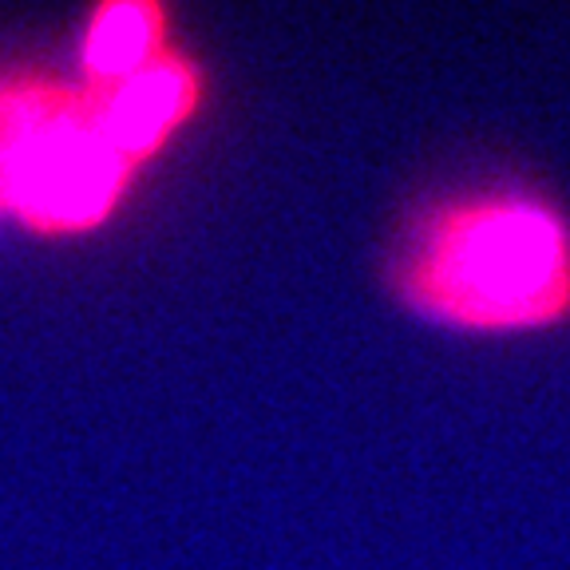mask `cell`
I'll use <instances>...</instances> for the list:
<instances>
[{"label":"cell","mask_w":570,"mask_h":570,"mask_svg":"<svg viewBox=\"0 0 570 570\" xmlns=\"http://www.w3.org/2000/svg\"><path fill=\"white\" fill-rule=\"evenodd\" d=\"M432 289L468 317H534L570 302V242L543 210H483L440 238Z\"/></svg>","instance_id":"cell-1"},{"label":"cell","mask_w":570,"mask_h":570,"mask_svg":"<svg viewBox=\"0 0 570 570\" xmlns=\"http://www.w3.org/2000/svg\"><path fill=\"white\" fill-rule=\"evenodd\" d=\"M124 155L99 119L32 99L0 107V195L40 223H88L116 195Z\"/></svg>","instance_id":"cell-2"},{"label":"cell","mask_w":570,"mask_h":570,"mask_svg":"<svg viewBox=\"0 0 570 570\" xmlns=\"http://www.w3.org/2000/svg\"><path fill=\"white\" fill-rule=\"evenodd\" d=\"M151 28L155 17L147 9H135V4H119V9H107L96 20L88 40V63L99 76H119V71L142 68V56L151 45Z\"/></svg>","instance_id":"cell-4"},{"label":"cell","mask_w":570,"mask_h":570,"mask_svg":"<svg viewBox=\"0 0 570 570\" xmlns=\"http://www.w3.org/2000/svg\"><path fill=\"white\" fill-rule=\"evenodd\" d=\"M190 83L178 68H135L127 83L116 91V99L104 107L99 127L116 142L119 155L147 151L183 111H187Z\"/></svg>","instance_id":"cell-3"}]
</instances>
